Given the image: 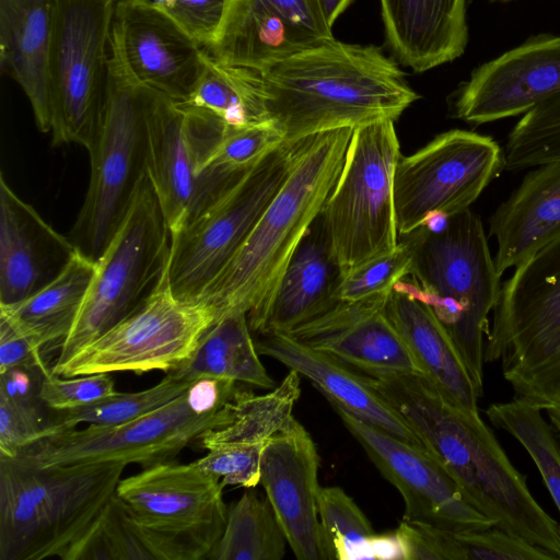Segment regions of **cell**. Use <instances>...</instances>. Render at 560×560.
<instances>
[{
  "mask_svg": "<svg viewBox=\"0 0 560 560\" xmlns=\"http://www.w3.org/2000/svg\"><path fill=\"white\" fill-rule=\"evenodd\" d=\"M368 377L477 511L495 527L560 560V524L536 501L526 477L511 463L478 409L451 402L418 373Z\"/></svg>",
  "mask_w": 560,
  "mask_h": 560,
  "instance_id": "obj_1",
  "label": "cell"
},
{
  "mask_svg": "<svg viewBox=\"0 0 560 560\" xmlns=\"http://www.w3.org/2000/svg\"><path fill=\"white\" fill-rule=\"evenodd\" d=\"M259 72L268 118L289 143L335 129L395 121L419 97L381 48L335 38Z\"/></svg>",
  "mask_w": 560,
  "mask_h": 560,
  "instance_id": "obj_2",
  "label": "cell"
},
{
  "mask_svg": "<svg viewBox=\"0 0 560 560\" xmlns=\"http://www.w3.org/2000/svg\"><path fill=\"white\" fill-rule=\"evenodd\" d=\"M352 131L335 129L295 143L288 178L195 302L209 307L215 320L245 313L252 334L261 332L285 269L340 174Z\"/></svg>",
  "mask_w": 560,
  "mask_h": 560,
  "instance_id": "obj_3",
  "label": "cell"
},
{
  "mask_svg": "<svg viewBox=\"0 0 560 560\" xmlns=\"http://www.w3.org/2000/svg\"><path fill=\"white\" fill-rule=\"evenodd\" d=\"M399 238L409 245L412 260L409 275L393 289L432 308L482 394L485 340L502 276L480 219L467 209L450 217L440 233L420 226Z\"/></svg>",
  "mask_w": 560,
  "mask_h": 560,
  "instance_id": "obj_4",
  "label": "cell"
},
{
  "mask_svg": "<svg viewBox=\"0 0 560 560\" xmlns=\"http://www.w3.org/2000/svg\"><path fill=\"white\" fill-rule=\"evenodd\" d=\"M126 466L36 467L0 455V560L62 559L115 494Z\"/></svg>",
  "mask_w": 560,
  "mask_h": 560,
  "instance_id": "obj_5",
  "label": "cell"
},
{
  "mask_svg": "<svg viewBox=\"0 0 560 560\" xmlns=\"http://www.w3.org/2000/svg\"><path fill=\"white\" fill-rule=\"evenodd\" d=\"M240 383L201 377L170 402L126 423L66 429L22 450L16 457L36 467L101 462L143 468L171 462L190 442L230 424Z\"/></svg>",
  "mask_w": 560,
  "mask_h": 560,
  "instance_id": "obj_6",
  "label": "cell"
},
{
  "mask_svg": "<svg viewBox=\"0 0 560 560\" xmlns=\"http://www.w3.org/2000/svg\"><path fill=\"white\" fill-rule=\"evenodd\" d=\"M485 362H500L514 398L560 413V237L502 284Z\"/></svg>",
  "mask_w": 560,
  "mask_h": 560,
  "instance_id": "obj_7",
  "label": "cell"
},
{
  "mask_svg": "<svg viewBox=\"0 0 560 560\" xmlns=\"http://www.w3.org/2000/svg\"><path fill=\"white\" fill-rule=\"evenodd\" d=\"M400 156L394 120L353 129L340 174L319 213L343 277L399 244L393 183Z\"/></svg>",
  "mask_w": 560,
  "mask_h": 560,
  "instance_id": "obj_8",
  "label": "cell"
},
{
  "mask_svg": "<svg viewBox=\"0 0 560 560\" xmlns=\"http://www.w3.org/2000/svg\"><path fill=\"white\" fill-rule=\"evenodd\" d=\"M149 96L150 89L129 80L109 54L107 102L101 128L88 150L90 184L68 236L80 253L95 262L148 176Z\"/></svg>",
  "mask_w": 560,
  "mask_h": 560,
  "instance_id": "obj_9",
  "label": "cell"
},
{
  "mask_svg": "<svg viewBox=\"0 0 560 560\" xmlns=\"http://www.w3.org/2000/svg\"><path fill=\"white\" fill-rule=\"evenodd\" d=\"M172 235L147 176L121 225L96 261L77 319L51 369L137 311L167 270Z\"/></svg>",
  "mask_w": 560,
  "mask_h": 560,
  "instance_id": "obj_10",
  "label": "cell"
},
{
  "mask_svg": "<svg viewBox=\"0 0 560 560\" xmlns=\"http://www.w3.org/2000/svg\"><path fill=\"white\" fill-rule=\"evenodd\" d=\"M116 0H52L49 94L52 144L89 150L101 128L109 83Z\"/></svg>",
  "mask_w": 560,
  "mask_h": 560,
  "instance_id": "obj_11",
  "label": "cell"
},
{
  "mask_svg": "<svg viewBox=\"0 0 560 560\" xmlns=\"http://www.w3.org/2000/svg\"><path fill=\"white\" fill-rule=\"evenodd\" d=\"M294 152L289 142L273 149L172 235L168 277L176 298L196 302L231 260L288 178Z\"/></svg>",
  "mask_w": 560,
  "mask_h": 560,
  "instance_id": "obj_12",
  "label": "cell"
},
{
  "mask_svg": "<svg viewBox=\"0 0 560 560\" xmlns=\"http://www.w3.org/2000/svg\"><path fill=\"white\" fill-rule=\"evenodd\" d=\"M214 320L209 307L175 296L167 267L137 311L51 372L63 377L155 370L166 373L191 354Z\"/></svg>",
  "mask_w": 560,
  "mask_h": 560,
  "instance_id": "obj_13",
  "label": "cell"
},
{
  "mask_svg": "<svg viewBox=\"0 0 560 560\" xmlns=\"http://www.w3.org/2000/svg\"><path fill=\"white\" fill-rule=\"evenodd\" d=\"M504 165L503 149L493 138L463 129L440 133L400 156L393 183L399 236L417 230L431 212L453 217L469 209Z\"/></svg>",
  "mask_w": 560,
  "mask_h": 560,
  "instance_id": "obj_14",
  "label": "cell"
},
{
  "mask_svg": "<svg viewBox=\"0 0 560 560\" xmlns=\"http://www.w3.org/2000/svg\"><path fill=\"white\" fill-rule=\"evenodd\" d=\"M228 126L209 112L150 89L148 176L171 235L233 186L207 182L202 166Z\"/></svg>",
  "mask_w": 560,
  "mask_h": 560,
  "instance_id": "obj_15",
  "label": "cell"
},
{
  "mask_svg": "<svg viewBox=\"0 0 560 560\" xmlns=\"http://www.w3.org/2000/svg\"><path fill=\"white\" fill-rule=\"evenodd\" d=\"M221 480L194 463L173 460L120 479L116 497L140 525L166 542L177 560L209 559L226 524Z\"/></svg>",
  "mask_w": 560,
  "mask_h": 560,
  "instance_id": "obj_16",
  "label": "cell"
},
{
  "mask_svg": "<svg viewBox=\"0 0 560 560\" xmlns=\"http://www.w3.org/2000/svg\"><path fill=\"white\" fill-rule=\"evenodd\" d=\"M345 428L380 472L400 492L404 520L452 533L481 530L494 521L477 511L445 468L425 450L411 445L330 402Z\"/></svg>",
  "mask_w": 560,
  "mask_h": 560,
  "instance_id": "obj_17",
  "label": "cell"
},
{
  "mask_svg": "<svg viewBox=\"0 0 560 560\" xmlns=\"http://www.w3.org/2000/svg\"><path fill=\"white\" fill-rule=\"evenodd\" d=\"M110 58L132 82L186 102L205 68L206 51L149 0H116Z\"/></svg>",
  "mask_w": 560,
  "mask_h": 560,
  "instance_id": "obj_18",
  "label": "cell"
},
{
  "mask_svg": "<svg viewBox=\"0 0 560 560\" xmlns=\"http://www.w3.org/2000/svg\"><path fill=\"white\" fill-rule=\"evenodd\" d=\"M331 38L320 0H228L206 51L220 62L262 71Z\"/></svg>",
  "mask_w": 560,
  "mask_h": 560,
  "instance_id": "obj_19",
  "label": "cell"
},
{
  "mask_svg": "<svg viewBox=\"0 0 560 560\" xmlns=\"http://www.w3.org/2000/svg\"><path fill=\"white\" fill-rule=\"evenodd\" d=\"M560 95V36L539 35L476 68L458 89L454 117L482 125L522 116Z\"/></svg>",
  "mask_w": 560,
  "mask_h": 560,
  "instance_id": "obj_20",
  "label": "cell"
},
{
  "mask_svg": "<svg viewBox=\"0 0 560 560\" xmlns=\"http://www.w3.org/2000/svg\"><path fill=\"white\" fill-rule=\"evenodd\" d=\"M318 468L316 445L300 422L272 436L262 451L260 483L299 560H328L318 514Z\"/></svg>",
  "mask_w": 560,
  "mask_h": 560,
  "instance_id": "obj_21",
  "label": "cell"
},
{
  "mask_svg": "<svg viewBox=\"0 0 560 560\" xmlns=\"http://www.w3.org/2000/svg\"><path fill=\"white\" fill-rule=\"evenodd\" d=\"M390 292L338 301L288 335L366 375L419 374L404 340L385 313Z\"/></svg>",
  "mask_w": 560,
  "mask_h": 560,
  "instance_id": "obj_22",
  "label": "cell"
},
{
  "mask_svg": "<svg viewBox=\"0 0 560 560\" xmlns=\"http://www.w3.org/2000/svg\"><path fill=\"white\" fill-rule=\"evenodd\" d=\"M78 249L0 175V305L19 303L52 282Z\"/></svg>",
  "mask_w": 560,
  "mask_h": 560,
  "instance_id": "obj_23",
  "label": "cell"
},
{
  "mask_svg": "<svg viewBox=\"0 0 560 560\" xmlns=\"http://www.w3.org/2000/svg\"><path fill=\"white\" fill-rule=\"evenodd\" d=\"M254 341L259 354L270 357L308 378L329 402L339 405L397 439L425 450L410 427L374 389L365 374L354 372L339 360L306 347L284 332L258 335Z\"/></svg>",
  "mask_w": 560,
  "mask_h": 560,
  "instance_id": "obj_24",
  "label": "cell"
},
{
  "mask_svg": "<svg viewBox=\"0 0 560 560\" xmlns=\"http://www.w3.org/2000/svg\"><path fill=\"white\" fill-rule=\"evenodd\" d=\"M498 272L516 268L560 237V161L532 167L489 219Z\"/></svg>",
  "mask_w": 560,
  "mask_h": 560,
  "instance_id": "obj_25",
  "label": "cell"
},
{
  "mask_svg": "<svg viewBox=\"0 0 560 560\" xmlns=\"http://www.w3.org/2000/svg\"><path fill=\"white\" fill-rule=\"evenodd\" d=\"M385 37L398 62L424 72L462 56L466 0H380Z\"/></svg>",
  "mask_w": 560,
  "mask_h": 560,
  "instance_id": "obj_26",
  "label": "cell"
},
{
  "mask_svg": "<svg viewBox=\"0 0 560 560\" xmlns=\"http://www.w3.org/2000/svg\"><path fill=\"white\" fill-rule=\"evenodd\" d=\"M52 0H0V63L22 89L36 126L51 130L49 59Z\"/></svg>",
  "mask_w": 560,
  "mask_h": 560,
  "instance_id": "obj_27",
  "label": "cell"
},
{
  "mask_svg": "<svg viewBox=\"0 0 560 560\" xmlns=\"http://www.w3.org/2000/svg\"><path fill=\"white\" fill-rule=\"evenodd\" d=\"M385 313L404 340L419 374L451 402L478 409L477 402L482 394L432 308L393 289Z\"/></svg>",
  "mask_w": 560,
  "mask_h": 560,
  "instance_id": "obj_28",
  "label": "cell"
},
{
  "mask_svg": "<svg viewBox=\"0 0 560 560\" xmlns=\"http://www.w3.org/2000/svg\"><path fill=\"white\" fill-rule=\"evenodd\" d=\"M342 278L319 214L294 252L258 335L288 334L330 310Z\"/></svg>",
  "mask_w": 560,
  "mask_h": 560,
  "instance_id": "obj_29",
  "label": "cell"
},
{
  "mask_svg": "<svg viewBox=\"0 0 560 560\" xmlns=\"http://www.w3.org/2000/svg\"><path fill=\"white\" fill-rule=\"evenodd\" d=\"M165 374L188 383L217 377L262 389L276 386L259 359L245 313H233L215 320L191 354Z\"/></svg>",
  "mask_w": 560,
  "mask_h": 560,
  "instance_id": "obj_30",
  "label": "cell"
},
{
  "mask_svg": "<svg viewBox=\"0 0 560 560\" xmlns=\"http://www.w3.org/2000/svg\"><path fill=\"white\" fill-rule=\"evenodd\" d=\"M95 266L78 250L52 282L19 303L0 305V314L42 348L55 342L60 347L77 319Z\"/></svg>",
  "mask_w": 560,
  "mask_h": 560,
  "instance_id": "obj_31",
  "label": "cell"
},
{
  "mask_svg": "<svg viewBox=\"0 0 560 560\" xmlns=\"http://www.w3.org/2000/svg\"><path fill=\"white\" fill-rule=\"evenodd\" d=\"M301 375L290 370L271 392L255 395L241 386L234 402L233 421L202 433L200 444L210 448L221 444H242L265 447L277 433L294 427L299 421L293 408L301 396Z\"/></svg>",
  "mask_w": 560,
  "mask_h": 560,
  "instance_id": "obj_32",
  "label": "cell"
},
{
  "mask_svg": "<svg viewBox=\"0 0 560 560\" xmlns=\"http://www.w3.org/2000/svg\"><path fill=\"white\" fill-rule=\"evenodd\" d=\"M183 103L209 112L231 128L269 121L260 72L220 62L207 51L201 77Z\"/></svg>",
  "mask_w": 560,
  "mask_h": 560,
  "instance_id": "obj_33",
  "label": "cell"
},
{
  "mask_svg": "<svg viewBox=\"0 0 560 560\" xmlns=\"http://www.w3.org/2000/svg\"><path fill=\"white\" fill-rule=\"evenodd\" d=\"M177 560L173 549L136 522L115 494L62 560Z\"/></svg>",
  "mask_w": 560,
  "mask_h": 560,
  "instance_id": "obj_34",
  "label": "cell"
},
{
  "mask_svg": "<svg viewBox=\"0 0 560 560\" xmlns=\"http://www.w3.org/2000/svg\"><path fill=\"white\" fill-rule=\"evenodd\" d=\"M287 544L268 499L248 490L229 509L224 532L209 559L281 560Z\"/></svg>",
  "mask_w": 560,
  "mask_h": 560,
  "instance_id": "obj_35",
  "label": "cell"
},
{
  "mask_svg": "<svg viewBox=\"0 0 560 560\" xmlns=\"http://www.w3.org/2000/svg\"><path fill=\"white\" fill-rule=\"evenodd\" d=\"M493 427L511 434L528 453L560 514V438L541 410L513 398L486 409Z\"/></svg>",
  "mask_w": 560,
  "mask_h": 560,
  "instance_id": "obj_36",
  "label": "cell"
},
{
  "mask_svg": "<svg viewBox=\"0 0 560 560\" xmlns=\"http://www.w3.org/2000/svg\"><path fill=\"white\" fill-rule=\"evenodd\" d=\"M191 383L170 375L151 388L135 393H115L92 405L68 410H50L58 430L77 428L81 423L116 425L137 419L179 396Z\"/></svg>",
  "mask_w": 560,
  "mask_h": 560,
  "instance_id": "obj_37",
  "label": "cell"
},
{
  "mask_svg": "<svg viewBox=\"0 0 560 560\" xmlns=\"http://www.w3.org/2000/svg\"><path fill=\"white\" fill-rule=\"evenodd\" d=\"M318 514L328 560L372 559V538L376 533L341 488L320 487Z\"/></svg>",
  "mask_w": 560,
  "mask_h": 560,
  "instance_id": "obj_38",
  "label": "cell"
},
{
  "mask_svg": "<svg viewBox=\"0 0 560 560\" xmlns=\"http://www.w3.org/2000/svg\"><path fill=\"white\" fill-rule=\"evenodd\" d=\"M503 152L504 168L511 172L560 161V95L522 115Z\"/></svg>",
  "mask_w": 560,
  "mask_h": 560,
  "instance_id": "obj_39",
  "label": "cell"
},
{
  "mask_svg": "<svg viewBox=\"0 0 560 560\" xmlns=\"http://www.w3.org/2000/svg\"><path fill=\"white\" fill-rule=\"evenodd\" d=\"M283 142L282 132L270 120L243 128L228 127L203 163L202 176L207 172L248 171Z\"/></svg>",
  "mask_w": 560,
  "mask_h": 560,
  "instance_id": "obj_40",
  "label": "cell"
},
{
  "mask_svg": "<svg viewBox=\"0 0 560 560\" xmlns=\"http://www.w3.org/2000/svg\"><path fill=\"white\" fill-rule=\"evenodd\" d=\"M412 252L399 238L398 246L387 255L373 259L342 278L336 298L354 301L390 292L394 285L409 275Z\"/></svg>",
  "mask_w": 560,
  "mask_h": 560,
  "instance_id": "obj_41",
  "label": "cell"
},
{
  "mask_svg": "<svg viewBox=\"0 0 560 560\" xmlns=\"http://www.w3.org/2000/svg\"><path fill=\"white\" fill-rule=\"evenodd\" d=\"M42 402H24L0 395V455L16 457L33 443L58 430Z\"/></svg>",
  "mask_w": 560,
  "mask_h": 560,
  "instance_id": "obj_42",
  "label": "cell"
},
{
  "mask_svg": "<svg viewBox=\"0 0 560 560\" xmlns=\"http://www.w3.org/2000/svg\"><path fill=\"white\" fill-rule=\"evenodd\" d=\"M265 447L221 444L208 448L194 463L201 471L218 477L222 485L255 488L260 483V462Z\"/></svg>",
  "mask_w": 560,
  "mask_h": 560,
  "instance_id": "obj_43",
  "label": "cell"
},
{
  "mask_svg": "<svg viewBox=\"0 0 560 560\" xmlns=\"http://www.w3.org/2000/svg\"><path fill=\"white\" fill-rule=\"evenodd\" d=\"M455 535L466 560H555L546 550L495 526Z\"/></svg>",
  "mask_w": 560,
  "mask_h": 560,
  "instance_id": "obj_44",
  "label": "cell"
},
{
  "mask_svg": "<svg viewBox=\"0 0 560 560\" xmlns=\"http://www.w3.org/2000/svg\"><path fill=\"white\" fill-rule=\"evenodd\" d=\"M115 393V382L109 373L65 380L50 372L44 377L40 387V398L50 410L89 406Z\"/></svg>",
  "mask_w": 560,
  "mask_h": 560,
  "instance_id": "obj_45",
  "label": "cell"
},
{
  "mask_svg": "<svg viewBox=\"0 0 560 560\" xmlns=\"http://www.w3.org/2000/svg\"><path fill=\"white\" fill-rule=\"evenodd\" d=\"M203 49L214 42L228 0H149Z\"/></svg>",
  "mask_w": 560,
  "mask_h": 560,
  "instance_id": "obj_46",
  "label": "cell"
},
{
  "mask_svg": "<svg viewBox=\"0 0 560 560\" xmlns=\"http://www.w3.org/2000/svg\"><path fill=\"white\" fill-rule=\"evenodd\" d=\"M396 529L405 544L406 560H466L455 533L404 518Z\"/></svg>",
  "mask_w": 560,
  "mask_h": 560,
  "instance_id": "obj_47",
  "label": "cell"
},
{
  "mask_svg": "<svg viewBox=\"0 0 560 560\" xmlns=\"http://www.w3.org/2000/svg\"><path fill=\"white\" fill-rule=\"evenodd\" d=\"M43 348L0 314V373L13 368L51 371L42 357Z\"/></svg>",
  "mask_w": 560,
  "mask_h": 560,
  "instance_id": "obj_48",
  "label": "cell"
},
{
  "mask_svg": "<svg viewBox=\"0 0 560 560\" xmlns=\"http://www.w3.org/2000/svg\"><path fill=\"white\" fill-rule=\"evenodd\" d=\"M51 371L13 368L0 373V395L24 402H42L40 387Z\"/></svg>",
  "mask_w": 560,
  "mask_h": 560,
  "instance_id": "obj_49",
  "label": "cell"
},
{
  "mask_svg": "<svg viewBox=\"0 0 560 560\" xmlns=\"http://www.w3.org/2000/svg\"><path fill=\"white\" fill-rule=\"evenodd\" d=\"M372 559L406 560L405 544L397 529L373 536Z\"/></svg>",
  "mask_w": 560,
  "mask_h": 560,
  "instance_id": "obj_50",
  "label": "cell"
},
{
  "mask_svg": "<svg viewBox=\"0 0 560 560\" xmlns=\"http://www.w3.org/2000/svg\"><path fill=\"white\" fill-rule=\"evenodd\" d=\"M352 2L353 0H320L324 14L331 27Z\"/></svg>",
  "mask_w": 560,
  "mask_h": 560,
  "instance_id": "obj_51",
  "label": "cell"
},
{
  "mask_svg": "<svg viewBox=\"0 0 560 560\" xmlns=\"http://www.w3.org/2000/svg\"><path fill=\"white\" fill-rule=\"evenodd\" d=\"M546 413L549 418V422L551 423V425L553 427V429L556 430L560 438V413L553 411H549Z\"/></svg>",
  "mask_w": 560,
  "mask_h": 560,
  "instance_id": "obj_52",
  "label": "cell"
},
{
  "mask_svg": "<svg viewBox=\"0 0 560 560\" xmlns=\"http://www.w3.org/2000/svg\"><path fill=\"white\" fill-rule=\"evenodd\" d=\"M491 3H508V2H511L513 0H489Z\"/></svg>",
  "mask_w": 560,
  "mask_h": 560,
  "instance_id": "obj_53",
  "label": "cell"
}]
</instances>
